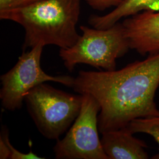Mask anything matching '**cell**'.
Returning a JSON list of instances; mask_svg holds the SVG:
<instances>
[{
  "label": "cell",
  "instance_id": "10",
  "mask_svg": "<svg viewBox=\"0 0 159 159\" xmlns=\"http://www.w3.org/2000/svg\"><path fill=\"white\" fill-rule=\"evenodd\" d=\"M125 127L133 134L142 133L150 134L159 145V116L133 120ZM153 159H159V153Z\"/></svg>",
  "mask_w": 159,
  "mask_h": 159
},
{
  "label": "cell",
  "instance_id": "2",
  "mask_svg": "<svg viewBox=\"0 0 159 159\" xmlns=\"http://www.w3.org/2000/svg\"><path fill=\"white\" fill-rule=\"evenodd\" d=\"M82 0H42L23 8L0 11V19L21 25L23 51L39 44L68 48L79 39L77 31Z\"/></svg>",
  "mask_w": 159,
  "mask_h": 159
},
{
  "label": "cell",
  "instance_id": "9",
  "mask_svg": "<svg viewBox=\"0 0 159 159\" xmlns=\"http://www.w3.org/2000/svg\"><path fill=\"white\" fill-rule=\"evenodd\" d=\"M143 11H159V0H123L106 15H91L89 23L95 29H107L119 23L123 18L134 16Z\"/></svg>",
  "mask_w": 159,
  "mask_h": 159
},
{
  "label": "cell",
  "instance_id": "5",
  "mask_svg": "<svg viewBox=\"0 0 159 159\" xmlns=\"http://www.w3.org/2000/svg\"><path fill=\"white\" fill-rule=\"evenodd\" d=\"M44 47L39 44L31 48L30 51H23L16 64L1 76L0 98L3 108L9 111L21 108L26 93L46 81L73 87L74 77L69 75L53 76L43 71L41 67V57Z\"/></svg>",
  "mask_w": 159,
  "mask_h": 159
},
{
  "label": "cell",
  "instance_id": "14",
  "mask_svg": "<svg viewBox=\"0 0 159 159\" xmlns=\"http://www.w3.org/2000/svg\"><path fill=\"white\" fill-rule=\"evenodd\" d=\"M10 152L6 141L0 137V159H10Z\"/></svg>",
  "mask_w": 159,
  "mask_h": 159
},
{
  "label": "cell",
  "instance_id": "13",
  "mask_svg": "<svg viewBox=\"0 0 159 159\" xmlns=\"http://www.w3.org/2000/svg\"><path fill=\"white\" fill-rule=\"evenodd\" d=\"M123 0H85L87 4L94 10L103 11L113 7H117Z\"/></svg>",
  "mask_w": 159,
  "mask_h": 159
},
{
  "label": "cell",
  "instance_id": "12",
  "mask_svg": "<svg viewBox=\"0 0 159 159\" xmlns=\"http://www.w3.org/2000/svg\"><path fill=\"white\" fill-rule=\"evenodd\" d=\"M42 0H0V11L23 8Z\"/></svg>",
  "mask_w": 159,
  "mask_h": 159
},
{
  "label": "cell",
  "instance_id": "7",
  "mask_svg": "<svg viewBox=\"0 0 159 159\" xmlns=\"http://www.w3.org/2000/svg\"><path fill=\"white\" fill-rule=\"evenodd\" d=\"M129 47L139 54L159 52V11H143L122 23Z\"/></svg>",
  "mask_w": 159,
  "mask_h": 159
},
{
  "label": "cell",
  "instance_id": "4",
  "mask_svg": "<svg viewBox=\"0 0 159 159\" xmlns=\"http://www.w3.org/2000/svg\"><path fill=\"white\" fill-rule=\"evenodd\" d=\"M30 116L40 133L48 139L58 140L79 114L83 95H74L42 83L24 97Z\"/></svg>",
  "mask_w": 159,
  "mask_h": 159
},
{
  "label": "cell",
  "instance_id": "8",
  "mask_svg": "<svg viewBox=\"0 0 159 159\" xmlns=\"http://www.w3.org/2000/svg\"><path fill=\"white\" fill-rule=\"evenodd\" d=\"M103 150L109 159H147L145 143L133 136L126 127L102 133Z\"/></svg>",
  "mask_w": 159,
  "mask_h": 159
},
{
  "label": "cell",
  "instance_id": "1",
  "mask_svg": "<svg viewBox=\"0 0 159 159\" xmlns=\"http://www.w3.org/2000/svg\"><path fill=\"white\" fill-rule=\"evenodd\" d=\"M159 86V52L119 70L80 71L72 88L88 93L100 105L99 131L125 128L133 120L159 116L154 101Z\"/></svg>",
  "mask_w": 159,
  "mask_h": 159
},
{
  "label": "cell",
  "instance_id": "11",
  "mask_svg": "<svg viewBox=\"0 0 159 159\" xmlns=\"http://www.w3.org/2000/svg\"><path fill=\"white\" fill-rule=\"evenodd\" d=\"M0 137H2L5 141L9 148L10 152V159H43L44 157H41L40 156H37V154H34L32 151H30L29 153H23L20 152V151L17 150V149L13 147V146L11 144L9 140V133L8 129L6 127L3 126L2 127V130L1 132Z\"/></svg>",
  "mask_w": 159,
  "mask_h": 159
},
{
  "label": "cell",
  "instance_id": "6",
  "mask_svg": "<svg viewBox=\"0 0 159 159\" xmlns=\"http://www.w3.org/2000/svg\"><path fill=\"white\" fill-rule=\"evenodd\" d=\"M82 95L79 114L66 136L57 140L54 147L55 157L58 159H109L98 133L100 105L91 94Z\"/></svg>",
  "mask_w": 159,
  "mask_h": 159
},
{
  "label": "cell",
  "instance_id": "3",
  "mask_svg": "<svg viewBox=\"0 0 159 159\" xmlns=\"http://www.w3.org/2000/svg\"><path fill=\"white\" fill-rule=\"evenodd\" d=\"M79 39L68 48H60L59 56L70 71L76 65L85 64L106 71L116 68V60L130 48L122 23L107 29L90 28L81 25Z\"/></svg>",
  "mask_w": 159,
  "mask_h": 159
}]
</instances>
